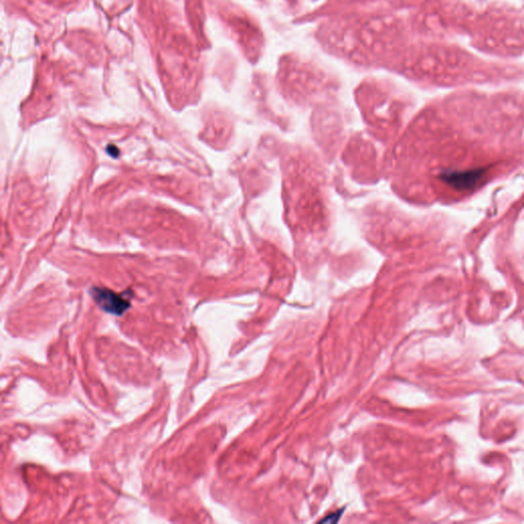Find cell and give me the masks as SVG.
<instances>
[{"label":"cell","instance_id":"cell-1","mask_svg":"<svg viewBox=\"0 0 524 524\" xmlns=\"http://www.w3.org/2000/svg\"><path fill=\"white\" fill-rule=\"evenodd\" d=\"M90 294L97 304L106 313L122 316L130 307L129 301L108 289L93 288Z\"/></svg>","mask_w":524,"mask_h":524}]
</instances>
